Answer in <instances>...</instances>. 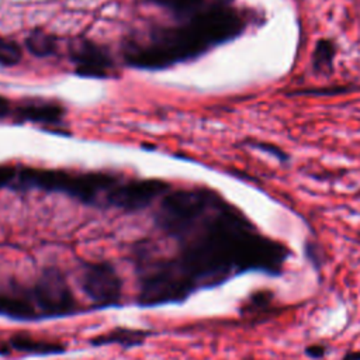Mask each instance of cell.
<instances>
[{
  "label": "cell",
  "instance_id": "17",
  "mask_svg": "<svg viewBox=\"0 0 360 360\" xmlns=\"http://www.w3.org/2000/svg\"><path fill=\"white\" fill-rule=\"evenodd\" d=\"M352 87L349 86H328V87H319V89H300L290 91L288 96H336L342 93L350 91Z\"/></svg>",
  "mask_w": 360,
  "mask_h": 360
},
{
  "label": "cell",
  "instance_id": "1",
  "mask_svg": "<svg viewBox=\"0 0 360 360\" xmlns=\"http://www.w3.org/2000/svg\"><path fill=\"white\" fill-rule=\"evenodd\" d=\"M177 262L195 290L214 288L249 271L281 276L291 250L263 235L218 193L205 212L179 239Z\"/></svg>",
  "mask_w": 360,
  "mask_h": 360
},
{
  "label": "cell",
  "instance_id": "15",
  "mask_svg": "<svg viewBox=\"0 0 360 360\" xmlns=\"http://www.w3.org/2000/svg\"><path fill=\"white\" fill-rule=\"evenodd\" d=\"M22 58L21 48L11 39L0 37V65L14 66Z\"/></svg>",
  "mask_w": 360,
  "mask_h": 360
},
{
  "label": "cell",
  "instance_id": "12",
  "mask_svg": "<svg viewBox=\"0 0 360 360\" xmlns=\"http://www.w3.org/2000/svg\"><path fill=\"white\" fill-rule=\"evenodd\" d=\"M336 56V44L329 38H319L311 55V65L315 73L330 75Z\"/></svg>",
  "mask_w": 360,
  "mask_h": 360
},
{
  "label": "cell",
  "instance_id": "11",
  "mask_svg": "<svg viewBox=\"0 0 360 360\" xmlns=\"http://www.w3.org/2000/svg\"><path fill=\"white\" fill-rule=\"evenodd\" d=\"M152 335L150 330L138 329V328H125V326H115L104 333L96 335L90 338L89 345L93 347L118 345L124 349H132L141 346L146 342V339Z\"/></svg>",
  "mask_w": 360,
  "mask_h": 360
},
{
  "label": "cell",
  "instance_id": "9",
  "mask_svg": "<svg viewBox=\"0 0 360 360\" xmlns=\"http://www.w3.org/2000/svg\"><path fill=\"white\" fill-rule=\"evenodd\" d=\"M11 352L24 353L28 356H55L66 352V345L58 340L35 338L30 333H14L8 339Z\"/></svg>",
  "mask_w": 360,
  "mask_h": 360
},
{
  "label": "cell",
  "instance_id": "3",
  "mask_svg": "<svg viewBox=\"0 0 360 360\" xmlns=\"http://www.w3.org/2000/svg\"><path fill=\"white\" fill-rule=\"evenodd\" d=\"M215 191L205 187L166 193L156 212V225L170 238L183 236L212 202Z\"/></svg>",
  "mask_w": 360,
  "mask_h": 360
},
{
  "label": "cell",
  "instance_id": "2",
  "mask_svg": "<svg viewBox=\"0 0 360 360\" xmlns=\"http://www.w3.org/2000/svg\"><path fill=\"white\" fill-rule=\"evenodd\" d=\"M136 274L141 307L181 304L197 291L176 257H156L139 249Z\"/></svg>",
  "mask_w": 360,
  "mask_h": 360
},
{
  "label": "cell",
  "instance_id": "18",
  "mask_svg": "<svg viewBox=\"0 0 360 360\" xmlns=\"http://www.w3.org/2000/svg\"><path fill=\"white\" fill-rule=\"evenodd\" d=\"M252 146L256 148V149H260V150H263V152H266V153H269L271 156H274L277 160H280L283 163L290 159V156L283 149H280L278 146H276V145H273L270 142H253Z\"/></svg>",
  "mask_w": 360,
  "mask_h": 360
},
{
  "label": "cell",
  "instance_id": "10",
  "mask_svg": "<svg viewBox=\"0 0 360 360\" xmlns=\"http://www.w3.org/2000/svg\"><path fill=\"white\" fill-rule=\"evenodd\" d=\"M65 110L60 104L49 100H25L17 107L20 120L39 124H58L62 121Z\"/></svg>",
  "mask_w": 360,
  "mask_h": 360
},
{
  "label": "cell",
  "instance_id": "20",
  "mask_svg": "<svg viewBox=\"0 0 360 360\" xmlns=\"http://www.w3.org/2000/svg\"><path fill=\"white\" fill-rule=\"evenodd\" d=\"M304 350H305V354L314 360L322 359L326 353V347L322 345H308Z\"/></svg>",
  "mask_w": 360,
  "mask_h": 360
},
{
  "label": "cell",
  "instance_id": "21",
  "mask_svg": "<svg viewBox=\"0 0 360 360\" xmlns=\"http://www.w3.org/2000/svg\"><path fill=\"white\" fill-rule=\"evenodd\" d=\"M10 112V103L4 97L0 96V118L6 117Z\"/></svg>",
  "mask_w": 360,
  "mask_h": 360
},
{
  "label": "cell",
  "instance_id": "7",
  "mask_svg": "<svg viewBox=\"0 0 360 360\" xmlns=\"http://www.w3.org/2000/svg\"><path fill=\"white\" fill-rule=\"evenodd\" d=\"M169 191V184L159 179H142L120 181L104 195V202L108 207H115L124 211H138L146 208L158 197Z\"/></svg>",
  "mask_w": 360,
  "mask_h": 360
},
{
  "label": "cell",
  "instance_id": "19",
  "mask_svg": "<svg viewBox=\"0 0 360 360\" xmlns=\"http://www.w3.org/2000/svg\"><path fill=\"white\" fill-rule=\"evenodd\" d=\"M17 177V169L11 165H0V188L13 184Z\"/></svg>",
  "mask_w": 360,
  "mask_h": 360
},
{
  "label": "cell",
  "instance_id": "16",
  "mask_svg": "<svg viewBox=\"0 0 360 360\" xmlns=\"http://www.w3.org/2000/svg\"><path fill=\"white\" fill-rule=\"evenodd\" d=\"M150 1L160 4L166 8H170L174 13H179L181 15H190L205 3V0H150Z\"/></svg>",
  "mask_w": 360,
  "mask_h": 360
},
{
  "label": "cell",
  "instance_id": "13",
  "mask_svg": "<svg viewBox=\"0 0 360 360\" xmlns=\"http://www.w3.org/2000/svg\"><path fill=\"white\" fill-rule=\"evenodd\" d=\"M25 46L28 48V51L32 55L45 58V56H51V55L56 53L58 39L51 34L42 32V31H35L27 37Z\"/></svg>",
  "mask_w": 360,
  "mask_h": 360
},
{
  "label": "cell",
  "instance_id": "23",
  "mask_svg": "<svg viewBox=\"0 0 360 360\" xmlns=\"http://www.w3.org/2000/svg\"><path fill=\"white\" fill-rule=\"evenodd\" d=\"M342 360H360V350H353V352H347Z\"/></svg>",
  "mask_w": 360,
  "mask_h": 360
},
{
  "label": "cell",
  "instance_id": "6",
  "mask_svg": "<svg viewBox=\"0 0 360 360\" xmlns=\"http://www.w3.org/2000/svg\"><path fill=\"white\" fill-rule=\"evenodd\" d=\"M79 283L94 308L118 307L122 298V278L108 262H84Z\"/></svg>",
  "mask_w": 360,
  "mask_h": 360
},
{
  "label": "cell",
  "instance_id": "22",
  "mask_svg": "<svg viewBox=\"0 0 360 360\" xmlns=\"http://www.w3.org/2000/svg\"><path fill=\"white\" fill-rule=\"evenodd\" d=\"M13 352H11V349H10V346H8V342H7V339H0V356H10Z\"/></svg>",
  "mask_w": 360,
  "mask_h": 360
},
{
  "label": "cell",
  "instance_id": "14",
  "mask_svg": "<svg viewBox=\"0 0 360 360\" xmlns=\"http://www.w3.org/2000/svg\"><path fill=\"white\" fill-rule=\"evenodd\" d=\"M273 301V291L269 290H262V291H255L242 305L240 312L242 315H249V316H256L263 314L266 309L270 308Z\"/></svg>",
  "mask_w": 360,
  "mask_h": 360
},
{
  "label": "cell",
  "instance_id": "5",
  "mask_svg": "<svg viewBox=\"0 0 360 360\" xmlns=\"http://www.w3.org/2000/svg\"><path fill=\"white\" fill-rule=\"evenodd\" d=\"M120 177L105 172L70 173L66 170L48 169L44 176V190L65 193L86 204H96L100 195H105Z\"/></svg>",
  "mask_w": 360,
  "mask_h": 360
},
{
  "label": "cell",
  "instance_id": "8",
  "mask_svg": "<svg viewBox=\"0 0 360 360\" xmlns=\"http://www.w3.org/2000/svg\"><path fill=\"white\" fill-rule=\"evenodd\" d=\"M70 58L76 65V73L86 77H107L112 68V59L107 49L87 39L73 45Z\"/></svg>",
  "mask_w": 360,
  "mask_h": 360
},
{
  "label": "cell",
  "instance_id": "4",
  "mask_svg": "<svg viewBox=\"0 0 360 360\" xmlns=\"http://www.w3.org/2000/svg\"><path fill=\"white\" fill-rule=\"evenodd\" d=\"M28 290L41 319L70 316L83 311L65 276L56 269L44 270Z\"/></svg>",
  "mask_w": 360,
  "mask_h": 360
},
{
  "label": "cell",
  "instance_id": "24",
  "mask_svg": "<svg viewBox=\"0 0 360 360\" xmlns=\"http://www.w3.org/2000/svg\"><path fill=\"white\" fill-rule=\"evenodd\" d=\"M359 197H360V191H359Z\"/></svg>",
  "mask_w": 360,
  "mask_h": 360
}]
</instances>
